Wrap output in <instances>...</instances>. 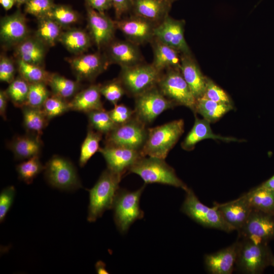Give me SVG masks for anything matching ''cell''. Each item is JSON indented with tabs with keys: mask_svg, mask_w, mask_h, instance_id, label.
I'll list each match as a JSON object with an SVG mask.
<instances>
[{
	"mask_svg": "<svg viewBox=\"0 0 274 274\" xmlns=\"http://www.w3.org/2000/svg\"><path fill=\"white\" fill-rule=\"evenodd\" d=\"M122 178L107 168L102 172L95 185L89 190L88 221L95 222L106 211L112 209Z\"/></svg>",
	"mask_w": 274,
	"mask_h": 274,
	"instance_id": "cell-1",
	"label": "cell"
},
{
	"mask_svg": "<svg viewBox=\"0 0 274 274\" xmlns=\"http://www.w3.org/2000/svg\"><path fill=\"white\" fill-rule=\"evenodd\" d=\"M184 129L182 119L148 128L147 138L141 150L143 156L165 159L183 134Z\"/></svg>",
	"mask_w": 274,
	"mask_h": 274,
	"instance_id": "cell-2",
	"label": "cell"
},
{
	"mask_svg": "<svg viewBox=\"0 0 274 274\" xmlns=\"http://www.w3.org/2000/svg\"><path fill=\"white\" fill-rule=\"evenodd\" d=\"M129 172L139 175L145 184H161L181 188L185 191L188 188L177 176L175 169L166 162L165 159L143 157Z\"/></svg>",
	"mask_w": 274,
	"mask_h": 274,
	"instance_id": "cell-3",
	"label": "cell"
},
{
	"mask_svg": "<svg viewBox=\"0 0 274 274\" xmlns=\"http://www.w3.org/2000/svg\"><path fill=\"white\" fill-rule=\"evenodd\" d=\"M145 187L144 185L135 191L119 189L112 209L115 223L120 233H126L135 221L144 218L140 201Z\"/></svg>",
	"mask_w": 274,
	"mask_h": 274,
	"instance_id": "cell-4",
	"label": "cell"
},
{
	"mask_svg": "<svg viewBox=\"0 0 274 274\" xmlns=\"http://www.w3.org/2000/svg\"><path fill=\"white\" fill-rule=\"evenodd\" d=\"M272 254L268 244L242 238L239 241L235 267L246 273H261L270 266Z\"/></svg>",
	"mask_w": 274,
	"mask_h": 274,
	"instance_id": "cell-5",
	"label": "cell"
},
{
	"mask_svg": "<svg viewBox=\"0 0 274 274\" xmlns=\"http://www.w3.org/2000/svg\"><path fill=\"white\" fill-rule=\"evenodd\" d=\"M162 72L152 64L141 63L121 68L118 79L126 93L134 97L157 86Z\"/></svg>",
	"mask_w": 274,
	"mask_h": 274,
	"instance_id": "cell-6",
	"label": "cell"
},
{
	"mask_svg": "<svg viewBox=\"0 0 274 274\" xmlns=\"http://www.w3.org/2000/svg\"><path fill=\"white\" fill-rule=\"evenodd\" d=\"M186 196L181 208L183 213L202 226L226 232L234 230L224 219L215 205L209 207L203 204L190 188L186 191Z\"/></svg>",
	"mask_w": 274,
	"mask_h": 274,
	"instance_id": "cell-7",
	"label": "cell"
},
{
	"mask_svg": "<svg viewBox=\"0 0 274 274\" xmlns=\"http://www.w3.org/2000/svg\"><path fill=\"white\" fill-rule=\"evenodd\" d=\"M44 177L52 187L63 191H75L82 187L76 167L71 161L53 156L45 165Z\"/></svg>",
	"mask_w": 274,
	"mask_h": 274,
	"instance_id": "cell-8",
	"label": "cell"
},
{
	"mask_svg": "<svg viewBox=\"0 0 274 274\" xmlns=\"http://www.w3.org/2000/svg\"><path fill=\"white\" fill-rule=\"evenodd\" d=\"M157 87L176 106H185L195 113L196 99L180 68H169L163 72Z\"/></svg>",
	"mask_w": 274,
	"mask_h": 274,
	"instance_id": "cell-9",
	"label": "cell"
},
{
	"mask_svg": "<svg viewBox=\"0 0 274 274\" xmlns=\"http://www.w3.org/2000/svg\"><path fill=\"white\" fill-rule=\"evenodd\" d=\"M146 125L135 116L129 121L117 125L106 135L105 145L121 146L141 151L148 135Z\"/></svg>",
	"mask_w": 274,
	"mask_h": 274,
	"instance_id": "cell-10",
	"label": "cell"
},
{
	"mask_svg": "<svg viewBox=\"0 0 274 274\" xmlns=\"http://www.w3.org/2000/svg\"><path fill=\"white\" fill-rule=\"evenodd\" d=\"M134 98V116L146 125L164 111L176 106L161 93L157 86Z\"/></svg>",
	"mask_w": 274,
	"mask_h": 274,
	"instance_id": "cell-11",
	"label": "cell"
},
{
	"mask_svg": "<svg viewBox=\"0 0 274 274\" xmlns=\"http://www.w3.org/2000/svg\"><path fill=\"white\" fill-rule=\"evenodd\" d=\"M65 59L70 64L76 80L80 82H94L111 64L105 53L99 51L84 53Z\"/></svg>",
	"mask_w": 274,
	"mask_h": 274,
	"instance_id": "cell-12",
	"label": "cell"
},
{
	"mask_svg": "<svg viewBox=\"0 0 274 274\" xmlns=\"http://www.w3.org/2000/svg\"><path fill=\"white\" fill-rule=\"evenodd\" d=\"M237 231L242 238L268 244L274 239V215L252 210L245 224Z\"/></svg>",
	"mask_w": 274,
	"mask_h": 274,
	"instance_id": "cell-13",
	"label": "cell"
},
{
	"mask_svg": "<svg viewBox=\"0 0 274 274\" xmlns=\"http://www.w3.org/2000/svg\"><path fill=\"white\" fill-rule=\"evenodd\" d=\"M117 29L121 31L126 40L138 45L151 43L154 39L155 29L157 24L133 14L115 20Z\"/></svg>",
	"mask_w": 274,
	"mask_h": 274,
	"instance_id": "cell-14",
	"label": "cell"
},
{
	"mask_svg": "<svg viewBox=\"0 0 274 274\" xmlns=\"http://www.w3.org/2000/svg\"><path fill=\"white\" fill-rule=\"evenodd\" d=\"M88 33L99 50L104 49L115 38V20L86 5Z\"/></svg>",
	"mask_w": 274,
	"mask_h": 274,
	"instance_id": "cell-15",
	"label": "cell"
},
{
	"mask_svg": "<svg viewBox=\"0 0 274 274\" xmlns=\"http://www.w3.org/2000/svg\"><path fill=\"white\" fill-rule=\"evenodd\" d=\"M185 21L167 16L156 25L154 36L163 43L174 48L181 54L191 55L184 37Z\"/></svg>",
	"mask_w": 274,
	"mask_h": 274,
	"instance_id": "cell-16",
	"label": "cell"
},
{
	"mask_svg": "<svg viewBox=\"0 0 274 274\" xmlns=\"http://www.w3.org/2000/svg\"><path fill=\"white\" fill-rule=\"evenodd\" d=\"M29 36L25 16L20 9L1 18L0 40L4 48H14Z\"/></svg>",
	"mask_w": 274,
	"mask_h": 274,
	"instance_id": "cell-17",
	"label": "cell"
},
{
	"mask_svg": "<svg viewBox=\"0 0 274 274\" xmlns=\"http://www.w3.org/2000/svg\"><path fill=\"white\" fill-rule=\"evenodd\" d=\"M98 151L103 156L107 168L122 177L144 157L140 150L121 146L105 145Z\"/></svg>",
	"mask_w": 274,
	"mask_h": 274,
	"instance_id": "cell-18",
	"label": "cell"
},
{
	"mask_svg": "<svg viewBox=\"0 0 274 274\" xmlns=\"http://www.w3.org/2000/svg\"><path fill=\"white\" fill-rule=\"evenodd\" d=\"M139 46L126 40L114 39L104 49L110 64L115 63L121 68L132 66L143 62Z\"/></svg>",
	"mask_w": 274,
	"mask_h": 274,
	"instance_id": "cell-19",
	"label": "cell"
},
{
	"mask_svg": "<svg viewBox=\"0 0 274 274\" xmlns=\"http://www.w3.org/2000/svg\"><path fill=\"white\" fill-rule=\"evenodd\" d=\"M239 248V241L204 256L207 270L213 274H230L235 268Z\"/></svg>",
	"mask_w": 274,
	"mask_h": 274,
	"instance_id": "cell-20",
	"label": "cell"
},
{
	"mask_svg": "<svg viewBox=\"0 0 274 274\" xmlns=\"http://www.w3.org/2000/svg\"><path fill=\"white\" fill-rule=\"evenodd\" d=\"M216 205L224 220L237 231L245 224L253 210L245 194L233 201Z\"/></svg>",
	"mask_w": 274,
	"mask_h": 274,
	"instance_id": "cell-21",
	"label": "cell"
},
{
	"mask_svg": "<svg viewBox=\"0 0 274 274\" xmlns=\"http://www.w3.org/2000/svg\"><path fill=\"white\" fill-rule=\"evenodd\" d=\"M48 47L35 35L29 36L14 48L16 59L44 66Z\"/></svg>",
	"mask_w": 274,
	"mask_h": 274,
	"instance_id": "cell-22",
	"label": "cell"
},
{
	"mask_svg": "<svg viewBox=\"0 0 274 274\" xmlns=\"http://www.w3.org/2000/svg\"><path fill=\"white\" fill-rule=\"evenodd\" d=\"M180 71L196 99L204 93L207 79L201 73L192 55L181 54Z\"/></svg>",
	"mask_w": 274,
	"mask_h": 274,
	"instance_id": "cell-23",
	"label": "cell"
},
{
	"mask_svg": "<svg viewBox=\"0 0 274 274\" xmlns=\"http://www.w3.org/2000/svg\"><path fill=\"white\" fill-rule=\"evenodd\" d=\"M172 4L169 0H132L131 11L134 15L158 24L169 15Z\"/></svg>",
	"mask_w": 274,
	"mask_h": 274,
	"instance_id": "cell-24",
	"label": "cell"
},
{
	"mask_svg": "<svg viewBox=\"0 0 274 274\" xmlns=\"http://www.w3.org/2000/svg\"><path fill=\"white\" fill-rule=\"evenodd\" d=\"M208 139L219 140L226 142H239V140L234 138L215 134L211 128L210 122L195 116L193 126L182 143L181 147L186 151H191L197 143Z\"/></svg>",
	"mask_w": 274,
	"mask_h": 274,
	"instance_id": "cell-25",
	"label": "cell"
},
{
	"mask_svg": "<svg viewBox=\"0 0 274 274\" xmlns=\"http://www.w3.org/2000/svg\"><path fill=\"white\" fill-rule=\"evenodd\" d=\"M8 146L17 160H26L35 156H40L43 148L41 136L27 133L14 137Z\"/></svg>",
	"mask_w": 274,
	"mask_h": 274,
	"instance_id": "cell-26",
	"label": "cell"
},
{
	"mask_svg": "<svg viewBox=\"0 0 274 274\" xmlns=\"http://www.w3.org/2000/svg\"><path fill=\"white\" fill-rule=\"evenodd\" d=\"M100 84H92L80 90L69 101L71 110L88 113L104 108L101 100Z\"/></svg>",
	"mask_w": 274,
	"mask_h": 274,
	"instance_id": "cell-27",
	"label": "cell"
},
{
	"mask_svg": "<svg viewBox=\"0 0 274 274\" xmlns=\"http://www.w3.org/2000/svg\"><path fill=\"white\" fill-rule=\"evenodd\" d=\"M153 59L152 64L163 72L169 68H180L181 54L174 48L155 38L150 43Z\"/></svg>",
	"mask_w": 274,
	"mask_h": 274,
	"instance_id": "cell-28",
	"label": "cell"
},
{
	"mask_svg": "<svg viewBox=\"0 0 274 274\" xmlns=\"http://www.w3.org/2000/svg\"><path fill=\"white\" fill-rule=\"evenodd\" d=\"M59 42L74 55L85 53L93 43L88 32L77 28H70L63 31Z\"/></svg>",
	"mask_w": 274,
	"mask_h": 274,
	"instance_id": "cell-29",
	"label": "cell"
},
{
	"mask_svg": "<svg viewBox=\"0 0 274 274\" xmlns=\"http://www.w3.org/2000/svg\"><path fill=\"white\" fill-rule=\"evenodd\" d=\"M51 93L69 101L80 90L81 82L65 78L57 73H51L47 84Z\"/></svg>",
	"mask_w": 274,
	"mask_h": 274,
	"instance_id": "cell-30",
	"label": "cell"
},
{
	"mask_svg": "<svg viewBox=\"0 0 274 274\" xmlns=\"http://www.w3.org/2000/svg\"><path fill=\"white\" fill-rule=\"evenodd\" d=\"M233 108L232 104L218 102L201 97L196 100L195 114H199L209 122L214 123Z\"/></svg>",
	"mask_w": 274,
	"mask_h": 274,
	"instance_id": "cell-31",
	"label": "cell"
},
{
	"mask_svg": "<svg viewBox=\"0 0 274 274\" xmlns=\"http://www.w3.org/2000/svg\"><path fill=\"white\" fill-rule=\"evenodd\" d=\"M21 109L23 126L27 133L41 136L49 121L42 108L25 105Z\"/></svg>",
	"mask_w": 274,
	"mask_h": 274,
	"instance_id": "cell-32",
	"label": "cell"
},
{
	"mask_svg": "<svg viewBox=\"0 0 274 274\" xmlns=\"http://www.w3.org/2000/svg\"><path fill=\"white\" fill-rule=\"evenodd\" d=\"M245 195L253 210L274 215V191L259 186Z\"/></svg>",
	"mask_w": 274,
	"mask_h": 274,
	"instance_id": "cell-33",
	"label": "cell"
},
{
	"mask_svg": "<svg viewBox=\"0 0 274 274\" xmlns=\"http://www.w3.org/2000/svg\"><path fill=\"white\" fill-rule=\"evenodd\" d=\"M37 29L35 35L48 47L59 42L63 27L54 20L46 16L37 19Z\"/></svg>",
	"mask_w": 274,
	"mask_h": 274,
	"instance_id": "cell-34",
	"label": "cell"
},
{
	"mask_svg": "<svg viewBox=\"0 0 274 274\" xmlns=\"http://www.w3.org/2000/svg\"><path fill=\"white\" fill-rule=\"evenodd\" d=\"M16 63L19 75L29 84L40 82L48 84L51 73L45 70L44 66L27 63L20 59H16Z\"/></svg>",
	"mask_w": 274,
	"mask_h": 274,
	"instance_id": "cell-35",
	"label": "cell"
},
{
	"mask_svg": "<svg viewBox=\"0 0 274 274\" xmlns=\"http://www.w3.org/2000/svg\"><path fill=\"white\" fill-rule=\"evenodd\" d=\"M29 84L19 75L5 90L9 100L16 107L21 108L26 105Z\"/></svg>",
	"mask_w": 274,
	"mask_h": 274,
	"instance_id": "cell-36",
	"label": "cell"
},
{
	"mask_svg": "<svg viewBox=\"0 0 274 274\" xmlns=\"http://www.w3.org/2000/svg\"><path fill=\"white\" fill-rule=\"evenodd\" d=\"M102 136V134L88 127L87 135L81 147L79 159L80 167H84L92 156L99 151V144Z\"/></svg>",
	"mask_w": 274,
	"mask_h": 274,
	"instance_id": "cell-37",
	"label": "cell"
},
{
	"mask_svg": "<svg viewBox=\"0 0 274 274\" xmlns=\"http://www.w3.org/2000/svg\"><path fill=\"white\" fill-rule=\"evenodd\" d=\"M89 127L102 134H107L117 125L112 119L109 111L104 108L87 113Z\"/></svg>",
	"mask_w": 274,
	"mask_h": 274,
	"instance_id": "cell-38",
	"label": "cell"
},
{
	"mask_svg": "<svg viewBox=\"0 0 274 274\" xmlns=\"http://www.w3.org/2000/svg\"><path fill=\"white\" fill-rule=\"evenodd\" d=\"M40 156H35L21 162L16 166L19 179L27 184L32 183L33 180L44 170Z\"/></svg>",
	"mask_w": 274,
	"mask_h": 274,
	"instance_id": "cell-39",
	"label": "cell"
},
{
	"mask_svg": "<svg viewBox=\"0 0 274 274\" xmlns=\"http://www.w3.org/2000/svg\"><path fill=\"white\" fill-rule=\"evenodd\" d=\"M47 16L63 28L76 23L80 19L79 14L71 7L60 4H54Z\"/></svg>",
	"mask_w": 274,
	"mask_h": 274,
	"instance_id": "cell-40",
	"label": "cell"
},
{
	"mask_svg": "<svg viewBox=\"0 0 274 274\" xmlns=\"http://www.w3.org/2000/svg\"><path fill=\"white\" fill-rule=\"evenodd\" d=\"M42 108L49 121L71 110L69 101L52 94Z\"/></svg>",
	"mask_w": 274,
	"mask_h": 274,
	"instance_id": "cell-41",
	"label": "cell"
},
{
	"mask_svg": "<svg viewBox=\"0 0 274 274\" xmlns=\"http://www.w3.org/2000/svg\"><path fill=\"white\" fill-rule=\"evenodd\" d=\"M51 94V92L47 88V84L45 83L30 84L25 105L42 108L46 100Z\"/></svg>",
	"mask_w": 274,
	"mask_h": 274,
	"instance_id": "cell-42",
	"label": "cell"
},
{
	"mask_svg": "<svg viewBox=\"0 0 274 274\" xmlns=\"http://www.w3.org/2000/svg\"><path fill=\"white\" fill-rule=\"evenodd\" d=\"M100 91L101 95L114 106L117 104L126 93L123 86L118 78L100 84Z\"/></svg>",
	"mask_w": 274,
	"mask_h": 274,
	"instance_id": "cell-43",
	"label": "cell"
},
{
	"mask_svg": "<svg viewBox=\"0 0 274 274\" xmlns=\"http://www.w3.org/2000/svg\"><path fill=\"white\" fill-rule=\"evenodd\" d=\"M54 4L53 0H27L24 11L38 19L47 16Z\"/></svg>",
	"mask_w": 274,
	"mask_h": 274,
	"instance_id": "cell-44",
	"label": "cell"
},
{
	"mask_svg": "<svg viewBox=\"0 0 274 274\" xmlns=\"http://www.w3.org/2000/svg\"><path fill=\"white\" fill-rule=\"evenodd\" d=\"M202 97L218 102L232 104L231 100L226 92L208 78L204 93Z\"/></svg>",
	"mask_w": 274,
	"mask_h": 274,
	"instance_id": "cell-45",
	"label": "cell"
},
{
	"mask_svg": "<svg viewBox=\"0 0 274 274\" xmlns=\"http://www.w3.org/2000/svg\"><path fill=\"white\" fill-rule=\"evenodd\" d=\"M17 66L13 60L6 54L0 56V81L9 84L15 78Z\"/></svg>",
	"mask_w": 274,
	"mask_h": 274,
	"instance_id": "cell-46",
	"label": "cell"
},
{
	"mask_svg": "<svg viewBox=\"0 0 274 274\" xmlns=\"http://www.w3.org/2000/svg\"><path fill=\"white\" fill-rule=\"evenodd\" d=\"M16 193L13 186H8L0 194V222H3L13 203Z\"/></svg>",
	"mask_w": 274,
	"mask_h": 274,
	"instance_id": "cell-47",
	"label": "cell"
},
{
	"mask_svg": "<svg viewBox=\"0 0 274 274\" xmlns=\"http://www.w3.org/2000/svg\"><path fill=\"white\" fill-rule=\"evenodd\" d=\"M110 115L116 125L125 123L134 116V110L123 104L116 105L109 111Z\"/></svg>",
	"mask_w": 274,
	"mask_h": 274,
	"instance_id": "cell-48",
	"label": "cell"
},
{
	"mask_svg": "<svg viewBox=\"0 0 274 274\" xmlns=\"http://www.w3.org/2000/svg\"><path fill=\"white\" fill-rule=\"evenodd\" d=\"M132 0H111L117 19L131 10Z\"/></svg>",
	"mask_w": 274,
	"mask_h": 274,
	"instance_id": "cell-49",
	"label": "cell"
},
{
	"mask_svg": "<svg viewBox=\"0 0 274 274\" xmlns=\"http://www.w3.org/2000/svg\"><path fill=\"white\" fill-rule=\"evenodd\" d=\"M86 5L102 13L112 7L111 0H85Z\"/></svg>",
	"mask_w": 274,
	"mask_h": 274,
	"instance_id": "cell-50",
	"label": "cell"
},
{
	"mask_svg": "<svg viewBox=\"0 0 274 274\" xmlns=\"http://www.w3.org/2000/svg\"><path fill=\"white\" fill-rule=\"evenodd\" d=\"M9 100L8 95L5 90L0 91V114L1 117L4 119H7L6 111L7 109L8 102Z\"/></svg>",
	"mask_w": 274,
	"mask_h": 274,
	"instance_id": "cell-51",
	"label": "cell"
},
{
	"mask_svg": "<svg viewBox=\"0 0 274 274\" xmlns=\"http://www.w3.org/2000/svg\"><path fill=\"white\" fill-rule=\"evenodd\" d=\"M95 270L98 274H107L109 273V272L106 269V264L102 261H97L95 265Z\"/></svg>",
	"mask_w": 274,
	"mask_h": 274,
	"instance_id": "cell-52",
	"label": "cell"
},
{
	"mask_svg": "<svg viewBox=\"0 0 274 274\" xmlns=\"http://www.w3.org/2000/svg\"><path fill=\"white\" fill-rule=\"evenodd\" d=\"M259 186L265 189L274 191V175Z\"/></svg>",
	"mask_w": 274,
	"mask_h": 274,
	"instance_id": "cell-53",
	"label": "cell"
},
{
	"mask_svg": "<svg viewBox=\"0 0 274 274\" xmlns=\"http://www.w3.org/2000/svg\"><path fill=\"white\" fill-rule=\"evenodd\" d=\"M0 4L4 9L8 11L16 4V0H0Z\"/></svg>",
	"mask_w": 274,
	"mask_h": 274,
	"instance_id": "cell-54",
	"label": "cell"
},
{
	"mask_svg": "<svg viewBox=\"0 0 274 274\" xmlns=\"http://www.w3.org/2000/svg\"><path fill=\"white\" fill-rule=\"evenodd\" d=\"M27 0H16V5L19 8L22 5L25 4Z\"/></svg>",
	"mask_w": 274,
	"mask_h": 274,
	"instance_id": "cell-55",
	"label": "cell"
},
{
	"mask_svg": "<svg viewBox=\"0 0 274 274\" xmlns=\"http://www.w3.org/2000/svg\"><path fill=\"white\" fill-rule=\"evenodd\" d=\"M270 265L274 267V255L273 254L271 257Z\"/></svg>",
	"mask_w": 274,
	"mask_h": 274,
	"instance_id": "cell-56",
	"label": "cell"
},
{
	"mask_svg": "<svg viewBox=\"0 0 274 274\" xmlns=\"http://www.w3.org/2000/svg\"><path fill=\"white\" fill-rule=\"evenodd\" d=\"M172 3H173L174 2L177 1V0H169Z\"/></svg>",
	"mask_w": 274,
	"mask_h": 274,
	"instance_id": "cell-57",
	"label": "cell"
}]
</instances>
